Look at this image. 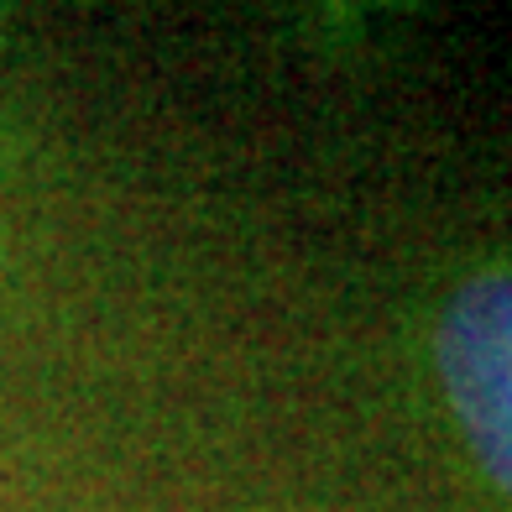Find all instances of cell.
<instances>
[{
    "label": "cell",
    "mask_w": 512,
    "mask_h": 512,
    "mask_svg": "<svg viewBox=\"0 0 512 512\" xmlns=\"http://www.w3.org/2000/svg\"><path fill=\"white\" fill-rule=\"evenodd\" d=\"M63 460L58 429L32 418L0 387V512H48Z\"/></svg>",
    "instance_id": "3957f363"
},
{
    "label": "cell",
    "mask_w": 512,
    "mask_h": 512,
    "mask_svg": "<svg viewBox=\"0 0 512 512\" xmlns=\"http://www.w3.org/2000/svg\"><path fill=\"white\" fill-rule=\"evenodd\" d=\"M21 11L16 6H0V53H6L11 48V37H16V27H21V21H16Z\"/></svg>",
    "instance_id": "277c9868"
},
{
    "label": "cell",
    "mask_w": 512,
    "mask_h": 512,
    "mask_svg": "<svg viewBox=\"0 0 512 512\" xmlns=\"http://www.w3.org/2000/svg\"><path fill=\"white\" fill-rule=\"evenodd\" d=\"M37 178L42 131L21 105L0 100V314L16 304L37 251Z\"/></svg>",
    "instance_id": "7a4b0ae2"
},
{
    "label": "cell",
    "mask_w": 512,
    "mask_h": 512,
    "mask_svg": "<svg viewBox=\"0 0 512 512\" xmlns=\"http://www.w3.org/2000/svg\"><path fill=\"white\" fill-rule=\"evenodd\" d=\"M413 371L434 434L486 512H512V251L476 246L429 283Z\"/></svg>",
    "instance_id": "6da1fadb"
}]
</instances>
